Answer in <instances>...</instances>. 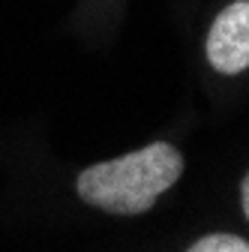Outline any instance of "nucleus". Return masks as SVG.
Here are the masks:
<instances>
[{"mask_svg":"<svg viewBox=\"0 0 249 252\" xmlns=\"http://www.w3.org/2000/svg\"><path fill=\"white\" fill-rule=\"evenodd\" d=\"M207 60L222 75L249 69V0H234L216 15L207 33Z\"/></svg>","mask_w":249,"mask_h":252,"instance_id":"f03ea898","label":"nucleus"},{"mask_svg":"<svg viewBox=\"0 0 249 252\" xmlns=\"http://www.w3.org/2000/svg\"><path fill=\"white\" fill-rule=\"evenodd\" d=\"M186 252H249V243L237 234H207L195 240Z\"/></svg>","mask_w":249,"mask_h":252,"instance_id":"7ed1b4c3","label":"nucleus"},{"mask_svg":"<svg viewBox=\"0 0 249 252\" xmlns=\"http://www.w3.org/2000/svg\"><path fill=\"white\" fill-rule=\"evenodd\" d=\"M240 201H243V213H246V219H249V171H246V177H243V183H240Z\"/></svg>","mask_w":249,"mask_h":252,"instance_id":"20e7f679","label":"nucleus"},{"mask_svg":"<svg viewBox=\"0 0 249 252\" xmlns=\"http://www.w3.org/2000/svg\"><path fill=\"white\" fill-rule=\"evenodd\" d=\"M183 174V156L168 141H153L117 159L90 165L78 174L75 189L90 204L114 216H135L156 204Z\"/></svg>","mask_w":249,"mask_h":252,"instance_id":"f257e3e1","label":"nucleus"}]
</instances>
